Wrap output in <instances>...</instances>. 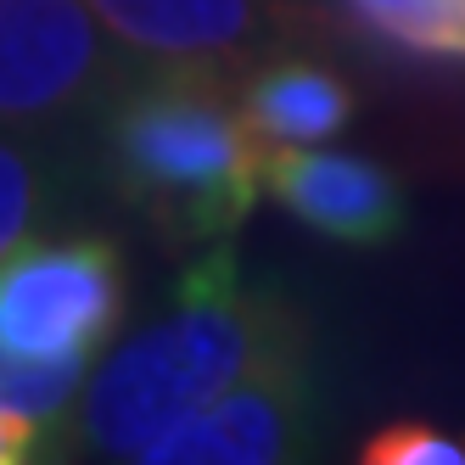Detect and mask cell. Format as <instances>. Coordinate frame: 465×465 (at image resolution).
Instances as JSON below:
<instances>
[{"mask_svg":"<svg viewBox=\"0 0 465 465\" xmlns=\"http://www.w3.org/2000/svg\"><path fill=\"white\" fill-rule=\"evenodd\" d=\"M314 438V387L309 353L286 348L258 371L213 392L152 443L141 465H281L303 460Z\"/></svg>","mask_w":465,"mask_h":465,"instance_id":"5b68a950","label":"cell"},{"mask_svg":"<svg viewBox=\"0 0 465 465\" xmlns=\"http://www.w3.org/2000/svg\"><path fill=\"white\" fill-rule=\"evenodd\" d=\"M359 460L364 465H465V438L420 420H392L364 438Z\"/></svg>","mask_w":465,"mask_h":465,"instance_id":"7c38bea8","label":"cell"},{"mask_svg":"<svg viewBox=\"0 0 465 465\" xmlns=\"http://www.w3.org/2000/svg\"><path fill=\"white\" fill-rule=\"evenodd\" d=\"M56 426L23 415V410H6L0 404V465H35V460H51L56 454Z\"/></svg>","mask_w":465,"mask_h":465,"instance_id":"4fadbf2b","label":"cell"},{"mask_svg":"<svg viewBox=\"0 0 465 465\" xmlns=\"http://www.w3.org/2000/svg\"><path fill=\"white\" fill-rule=\"evenodd\" d=\"M286 348H303L297 314L270 286H252L242 258L213 242L180 275L174 309L84 376L62 443L95 460H146L169 426Z\"/></svg>","mask_w":465,"mask_h":465,"instance_id":"6da1fadb","label":"cell"},{"mask_svg":"<svg viewBox=\"0 0 465 465\" xmlns=\"http://www.w3.org/2000/svg\"><path fill=\"white\" fill-rule=\"evenodd\" d=\"M68 196V169L62 157L45 152L28 135L0 129V258L17 252L23 242L51 236V224Z\"/></svg>","mask_w":465,"mask_h":465,"instance_id":"9c48e42d","label":"cell"},{"mask_svg":"<svg viewBox=\"0 0 465 465\" xmlns=\"http://www.w3.org/2000/svg\"><path fill=\"white\" fill-rule=\"evenodd\" d=\"M242 113L263 146H325L353 118V90L314 56H275L242 84Z\"/></svg>","mask_w":465,"mask_h":465,"instance_id":"ba28073f","label":"cell"},{"mask_svg":"<svg viewBox=\"0 0 465 465\" xmlns=\"http://www.w3.org/2000/svg\"><path fill=\"white\" fill-rule=\"evenodd\" d=\"M124 320V258L107 236H35L0 258V342L28 359H84Z\"/></svg>","mask_w":465,"mask_h":465,"instance_id":"277c9868","label":"cell"},{"mask_svg":"<svg viewBox=\"0 0 465 465\" xmlns=\"http://www.w3.org/2000/svg\"><path fill=\"white\" fill-rule=\"evenodd\" d=\"M146 68L90 0H0V129L45 135L107 113Z\"/></svg>","mask_w":465,"mask_h":465,"instance_id":"3957f363","label":"cell"},{"mask_svg":"<svg viewBox=\"0 0 465 465\" xmlns=\"http://www.w3.org/2000/svg\"><path fill=\"white\" fill-rule=\"evenodd\" d=\"M107 163L169 242H224L258 191L263 141L224 62H146L107 107Z\"/></svg>","mask_w":465,"mask_h":465,"instance_id":"7a4b0ae2","label":"cell"},{"mask_svg":"<svg viewBox=\"0 0 465 465\" xmlns=\"http://www.w3.org/2000/svg\"><path fill=\"white\" fill-rule=\"evenodd\" d=\"M376 35L410 51L465 56V0H348Z\"/></svg>","mask_w":465,"mask_h":465,"instance_id":"8fae6325","label":"cell"},{"mask_svg":"<svg viewBox=\"0 0 465 465\" xmlns=\"http://www.w3.org/2000/svg\"><path fill=\"white\" fill-rule=\"evenodd\" d=\"M263 191L342 247H381L404 230V196L392 174L353 152L320 146H263Z\"/></svg>","mask_w":465,"mask_h":465,"instance_id":"8992f818","label":"cell"},{"mask_svg":"<svg viewBox=\"0 0 465 465\" xmlns=\"http://www.w3.org/2000/svg\"><path fill=\"white\" fill-rule=\"evenodd\" d=\"M146 62H236L292 28L286 0H90Z\"/></svg>","mask_w":465,"mask_h":465,"instance_id":"52a82bcc","label":"cell"},{"mask_svg":"<svg viewBox=\"0 0 465 465\" xmlns=\"http://www.w3.org/2000/svg\"><path fill=\"white\" fill-rule=\"evenodd\" d=\"M84 376H90L84 359H28V353L0 342V404L56 426V438H62V426H68L74 404H79Z\"/></svg>","mask_w":465,"mask_h":465,"instance_id":"30bf717a","label":"cell"}]
</instances>
